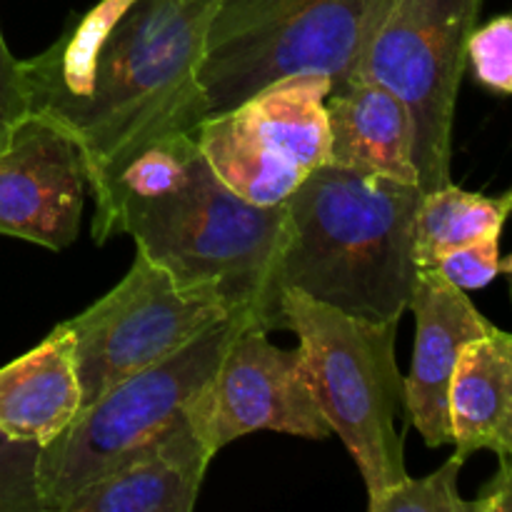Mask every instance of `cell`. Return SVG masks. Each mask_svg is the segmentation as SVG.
Instances as JSON below:
<instances>
[{
	"instance_id": "1",
	"label": "cell",
	"mask_w": 512,
	"mask_h": 512,
	"mask_svg": "<svg viewBox=\"0 0 512 512\" xmlns=\"http://www.w3.org/2000/svg\"><path fill=\"white\" fill-rule=\"evenodd\" d=\"M218 0H100L45 53L20 60L28 113L83 150L88 188H103L158 140L198 133L200 85Z\"/></svg>"
},
{
	"instance_id": "2",
	"label": "cell",
	"mask_w": 512,
	"mask_h": 512,
	"mask_svg": "<svg viewBox=\"0 0 512 512\" xmlns=\"http://www.w3.org/2000/svg\"><path fill=\"white\" fill-rule=\"evenodd\" d=\"M90 195L95 243L130 235L188 293L218 300L253 328H288L280 273L288 208L233 193L205 160L198 133L158 140Z\"/></svg>"
},
{
	"instance_id": "3",
	"label": "cell",
	"mask_w": 512,
	"mask_h": 512,
	"mask_svg": "<svg viewBox=\"0 0 512 512\" xmlns=\"http://www.w3.org/2000/svg\"><path fill=\"white\" fill-rule=\"evenodd\" d=\"M420 198L415 183L385 175L333 163L313 170L285 200L283 285L343 313L400 320L420 270Z\"/></svg>"
},
{
	"instance_id": "4",
	"label": "cell",
	"mask_w": 512,
	"mask_h": 512,
	"mask_svg": "<svg viewBox=\"0 0 512 512\" xmlns=\"http://www.w3.org/2000/svg\"><path fill=\"white\" fill-rule=\"evenodd\" d=\"M288 328L313 380L315 398L330 430L348 448L368 490V510L408 478L405 378L395 358L400 320H368L285 288Z\"/></svg>"
},
{
	"instance_id": "5",
	"label": "cell",
	"mask_w": 512,
	"mask_h": 512,
	"mask_svg": "<svg viewBox=\"0 0 512 512\" xmlns=\"http://www.w3.org/2000/svg\"><path fill=\"white\" fill-rule=\"evenodd\" d=\"M393 0H218L200 85L208 115L233 110L270 83L320 73L340 90Z\"/></svg>"
},
{
	"instance_id": "6",
	"label": "cell",
	"mask_w": 512,
	"mask_h": 512,
	"mask_svg": "<svg viewBox=\"0 0 512 512\" xmlns=\"http://www.w3.org/2000/svg\"><path fill=\"white\" fill-rule=\"evenodd\" d=\"M243 325L250 323L230 315L178 353L128 375L80 408L73 423L40 448L38 483L45 512H63L80 490L163 435L208 385Z\"/></svg>"
},
{
	"instance_id": "7",
	"label": "cell",
	"mask_w": 512,
	"mask_h": 512,
	"mask_svg": "<svg viewBox=\"0 0 512 512\" xmlns=\"http://www.w3.org/2000/svg\"><path fill=\"white\" fill-rule=\"evenodd\" d=\"M480 3L393 0L355 73L378 80L403 100L413 125V163L423 193L453 183L455 103Z\"/></svg>"
},
{
	"instance_id": "8",
	"label": "cell",
	"mask_w": 512,
	"mask_h": 512,
	"mask_svg": "<svg viewBox=\"0 0 512 512\" xmlns=\"http://www.w3.org/2000/svg\"><path fill=\"white\" fill-rule=\"evenodd\" d=\"M330 80L298 73L270 83L233 110L208 115L198 145L213 173L240 198L278 205L330 163L325 100Z\"/></svg>"
},
{
	"instance_id": "9",
	"label": "cell",
	"mask_w": 512,
	"mask_h": 512,
	"mask_svg": "<svg viewBox=\"0 0 512 512\" xmlns=\"http://www.w3.org/2000/svg\"><path fill=\"white\" fill-rule=\"evenodd\" d=\"M228 318L225 305L183 290L168 270L138 250L128 275L108 295L65 320L73 335L83 408Z\"/></svg>"
},
{
	"instance_id": "10",
	"label": "cell",
	"mask_w": 512,
	"mask_h": 512,
	"mask_svg": "<svg viewBox=\"0 0 512 512\" xmlns=\"http://www.w3.org/2000/svg\"><path fill=\"white\" fill-rule=\"evenodd\" d=\"M210 450L258 430L325 440L330 430L303 353L270 343L268 330L243 325L213 378L188 403Z\"/></svg>"
},
{
	"instance_id": "11",
	"label": "cell",
	"mask_w": 512,
	"mask_h": 512,
	"mask_svg": "<svg viewBox=\"0 0 512 512\" xmlns=\"http://www.w3.org/2000/svg\"><path fill=\"white\" fill-rule=\"evenodd\" d=\"M88 170L60 125L28 113L0 148V235L63 250L78 238Z\"/></svg>"
},
{
	"instance_id": "12",
	"label": "cell",
	"mask_w": 512,
	"mask_h": 512,
	"mask_svg": "<svg viewBox=\"0 0 512 512\" xmlns=\"http://www.w3.org/2000/svg\"><path fill=\"white\" fill-rule=\"evenodd\" d=\"M408 310L415 313V348L405 378V413L430 448L453 445L450 385L460 355L493 323L475 308L463 288L435 268H420Z\"/></svg>"
},
{
	"instance_id": "13",
	"label": "cell",
	"mask_w": 512,
	"mask_h": 512,
	"mask_svg": "<svg viewBox=\"0 0 512 512\" xmlns=\"http://www.w3.org/2000/svg\"><path fill=\"white\" fill-rule=\"evenodd\" d=\"M215 453L185 405L163 435L90 483L63 512H193Z\"/></svg>"
},
{
	"instance_id": "14",
	"label": "cell",
	"mask_w": 512,
	"mask_h": 512,
	"mask_svg": "<svg viewBox=\"0 0 512 512\" xmlns=\"http://www.w3.org/2000/svg\"><path fill=\"white\" fill-rule=\"evenodd\" d=\"M330 163L418 185L413 125L403 100L368 75H353L325 100Z\"/></svg>"
},
{
	"instance_id": "15",
	"label": "cell",
	"mask_w": 512,
	"mask_h": 512,
	"mask_svg": "<svg viewBox=\"0 0 512 512\" xmlns=\"http://www.w3.org/2000/svg\"><path fill=\"white\" fill-rule=\"evenodd\" d=\"M83 408V388L68 325L0 368V433L45 445Z\"/></svg>"
},
{
	"instance_id": "16",
	"label": "cell",
	"mask_w": 512,
	"mask_h": 512,
	"mask_svg": "<svg viewBox=\"0 0 512 512\" xmlns=\"http://www.w3.org/2000/svg\"><path fill=\"white\" fill-rule=\"evenodd\" d=\"M455 455L490 450L512 458V333L490 328L460 355L450 385Z\"/></svg>"
},
{
	"instance_id": "17",
	"label": "cell",
	"mask_w": 512,
	"mask_h": 512,
	"mask_svg": "<svg viewBox=\"0 0 512 512\" xmlns=\"http://www.w3.org/2000/svg\"><path fill=\"white\" fill-rule=\"evenodd\" d=\"M512 213V188L503 195L468 193L448 183L423 193L415 215V263L433 268L435 260L458 245L503 233Z\"/></svg>"
},
{
	"instance_id": "18",
	"label": "cell",
	"mask_w": 512,
	"mask_h": 512,
	"mask_svg": "<svg viewBox=\"0 0 512 512\" xmlns=\"http://www.w3.org/2000/svg\"><path fill=\"white\" fill-rule=\"evenodd\" d=\"M465 460L460 455L445 460L425 478H405L395 485L370 512H473L468 500L460 498L458 478Z\"/></svg>"
},
{
	"instance_id": "19",
	"label": "cell",
	"mask_w": 512,
	"mask_h": 512,
	"mask_svg": "<svg viewBox=\"0 0 512 512\" xmlns=\"http://www.w3.org/2000/svg\"><path fill=\"white\" fill-rule=\"evenodd\" d=\"M43 445L0 433V512H45L38 465Z\"/></svg>"
},
{
	"instance_id": "20",
	"label": "cell",
	"mask_w": 512,
	"mask_h": 512,
	"mask_svg": "<svg viewBox=\"0 0 512 512\" xmlns=\"http://www.w3.org/2000/svg\"><path fill=\"white\" fill-rule=\"evenodd\" d=\"M468 65L483 88L512 95V15L475 25L468 38Z\"/></svg>"
},
{
	"instance_id": "21",
	"label": "cell",
	"mask_w": 512,
	"mask_h": 512,
	"mask_svg": "<svg viewBox=\"0 0 512 512\" xmlns=\"http://www.w3.org/2000/svg\"><path fill=\"white\" fill-rule=\"evenodd\" d=\"M500 235L458 245L435 260L433 268L463 290H478L500 275Z\"/></svg>"
},
{
	"instance_id": "22",
	"label": "cell",
	"mask_w": 512,
	"mask_h": 512,
	"mask_svg": "<svg viewBox=\"0 0 512 512\" xmlns=\"http://www.w3.org/2000/svg\"><path fill=\"white\" fill-rule=\"evenodd\" d=\"M25 115H28V98H25L20 60L10 55L3 33H0V148Z\"/></svg>"
},
{
	"instance_id": "23",
	"label": "cell",
	"mask_w": 512,
	"mask_h": 512,
	"mask_svg": "<svg viewBox=\"0 0 512 512\" xmlns=\"http://www.w3.org/2000/svg\"><path fill=\"white\" fill-rule=\"evenodd\" d=\"M473 512H512V458L500 460V470L488 485H483L480 498L470 503Z\"/></svg>"
},
{
	"instance_id": "24",
	"label": "cell",
	"mask_w": 512,
	"mask_h": 512,
	"mask_svg": "<svg viewBox=\"0 0 512 512\" xmlns=\"http://www.w3.org/2000/svg\"><path fill=\"white\" fill-rule=\"evenodd\" d=\"M500 273L505 275V278H508V285H510V298H512V255L508 260H503V263H500Z\"/></svg>"
}]
</instances>
